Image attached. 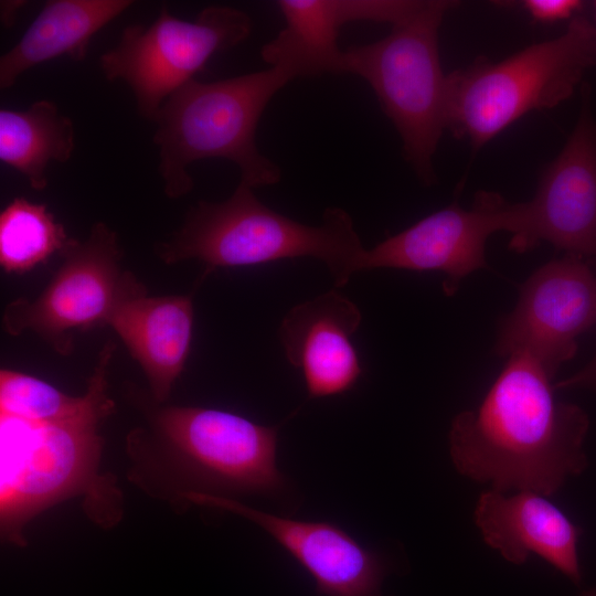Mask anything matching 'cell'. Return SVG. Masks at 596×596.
I'll list each match as a JSON object with an SVG mask.
<instances>
[{
    "label": "cell",
    "instance_id": "6da1fadb",
    "mask_svg": "<svg viewBox=\"0 0 596 596\" xmlns=\"http://www.w3.org/2000/svg\"><path fill=\"white\" fill-rule=\"evenodd\" d=\"M552 379L528 353L510 354L479 406L450 424L457 471L502 492L543 496L583 472L589 419L579 406L556 400Z\"/></svg>",
    "mask_w": 596,
    "mask_h": 596
},
{
    "label": "cell",
    "instance_id": "7a4b0ae2",
    "mask_svg": "<svg viewBox=\"0 0 596 596\" xmlns=\"http://www.w3.org/2000/svg\"><path fill=\"white\" fill-rule=\"evenodd\" d=\"M253 190L240 182L224 201L196 202L181 227L157 244L159 258L166 264L202 262L204 278L220 267L312 257L326 264L336 288L343 287L359 272L365 248L345 210L328 207L320 224L309 225L268 207Z\"/></svg>",
    "mask_w": 596,
    "mask_h": 596
},
{
    "label": "cell",
    "instance_id": "3957f363",
    "mask_svg": "<svg viewBox=\"0 0 596 596\" xmlns=\"http://www.w3.org/2000/svg\"><path fill=\"white\" fill-rule=\"evenodd\" d=\"M291 81L284 70L268 67L215 82L193 78L174 92L155 119L166 195L188 194L189 166L210 158L235 163L240 182L252 189L279 182L281 170L259 151L256 130L268 103Z\"/></svg>",
    "mask_w": 596,
    "mask_h": 596
},
{
    "label": "cell",
    "instance_id": "277c9868",
    "mask_svg": "<svg viewBox=\"0 0 596 596\" xmlns=\"http://www.w3.org/2000/svg\"><path fill=\"white\" fill-rule=\"evenodd\" d=\"M114 408L109 401L81 416L30 422L0 414V523L2 536L24 544V525L46 508L85 496L86 512L100 524L118 520V492L98 475L97 429Z\"/></svg>",
    "mask_w": 596,
    "mask_h": 596
},
{
    "label": "cell",
    "instance_id": "5b68a950",
    "mask_svg": "<svg viewBox=\"0 0 596 596\" xmlns=\"http://www.w3.org/2000/svg\"><path fill=\"white\" fill-rule=\"evenodd\" d=\"M594 66L596 25L576 14L557 38L447 74L446 130L475 153L525 114L568 99Z\"/></svg>",
    "mask_w": 596,
    "mask_h": 596
},
{
    "label": "cell",
    "instance_id": "8992f818",
    "mask_svg": "<svg viewBox=\"0 0 596 596\" xmlns=\"http://www.w3.org/2000/svg\"><path fill=\"white\" fill-rule=\"evenodd\" d=\"M454 4L427 0L385 38L344 51L345 73L371 86L400 135L405 160L425 185L436 181L434 156L446 130L447 74L438 33Z\"/></svg>",
    "mask_w": 596,
    "mask_h": 596
},
{
    "label": "cell",
    "instance_id": "52a82bcc",
    "mask_svg": "<svg viewBox=\"0 0 596 596\" xmlns=\"http://www.w3.org/2000/svg\"><path fill=\"white\" fill-rule=\"evenodd\" d=\"M62 263L34 299L18 298L3 310L11 336L31 331L54 351L68 355L75 332L108 324L117 306L147 288L123 269L118 236L104 222L95 223L84 241L71 238Z\"/></svg>",
    "mask_w": 596,
    "mask_h": 596
},
{
    "label": "cell",
    "instance_id": "ba28073f",
    "mask_svg": "<svg viewBox=\"0 0 596 596\" xmlns=\"http://www.w3.org/2000/svg\"><path fill=\"white\" fill-rule=\"evenodd\" d=\"M251 32L249 17L233 7L209 6L193 21L162 7L149 26H126L117 45L100 55L99 66L107 81H124L138 114L155 121L164 102L214 54L238 45Z\"/></svg>",
    "mask_w": 596,
    "mask_h": 596
},
{
    "label": "cell",
    "instance_id": "9c48e42d",
    "mask_svg": "<svg viewBox=\"0 0 596 596\" xmlns=\"http://www.w3.org/2000/svg\"><path fill=\"white\" fill-rule=\"evenodd\" d=\"M150 418L204 488L259 494L285 488L276 462L280 425L265 426L227 411L194 406L156 408Z\"/></svg>",
    "mask_w": 596,
    "mask_h": 596
},
{
    "label": "cell",
    "instance_id": "30bf717a",
    "mask_svg": "<svg viewBox=\"0 0 596 596\" xmlns=\"http://www.w3.org/2000/svg\"><path fill=\"white\" fill-rule=\"evenodd\" d=\"M595 323L596 260L566 254L521 286L514 309L499 322L493 351L528 353L554 377L576 354V338Z\"/></svg>",
    "mask_w": 596,
    "mask_h": 596
},
{
    "label": "cell",
    "instance_id": "8fae6325",
    "mask_svg": "<svg viewBox=\"0 0 596 596\" xmlns=\"http://www.w3.org/2000/svg\"><path fill=\"white\" fill-rule=\"evenodd\" d=\"M577 121L541 174L535 195L520 202L511 248L523 253L546 241L566 254L596 260V119L590 86H582Z\"/></svg>",
    "mask_w": 596,
    "mask_h": 596
},
{
    "label": "cell",
    "instance_id": "7c38bea8",
    "mask_svg": "<svg viewBox=\"0 0 596 596\" xmlns=\"http://www.w3.org/2000/svg\"><path fill=\"white\" fill-rule=\"evenodd\" d=\"M518 205L499 193L479 191L469 209L457 201L438 210L372 248L364 249L359 272L394 268L441 272L443 289L451 296L470 273L483 268L486 243L499 231L514 234Z\"/></svg>",
    "mask_w": 596,
    "mask_h": 596
},
{
    "label": "cell",
    "instance_id": "4fadbf2b",
    "mask_svg": "<svg viewBox=\"0 0 596 596\" xmlns=\"http://www.w3.org/2000/svg\"><path fill=\"white\" fill-rule=\"evenodd\" d=\"M194 503L238 514L266 531L312 577L322 596H380L386 574L382 557L342 528L326 521L284 518L230 497L190 490Z\"/></svg>",
    "mask_w": 596,
    "mask_h": 596
},
{
    "label": "cell",
    "instance_id": "5bb4252c",
    "mask_svg": "<svg viewBox=\"0 0 596 596\" xmlns=\"http://www.w3.org/2000/svg\"><path fill=\"white\" fill-rule=\"evenodd\" d=\"M361 320L359 307L337 289L292 307L283 318L279 340L287 361L300 370L309 398L343 394L359 381L362 366L352 336Z\"/></svg>",
    "mask_w": 596,
    "mask_h": 596
},
{
    "label": "cell",
    "instance_id": "9a60e30c",
    "mask_svg": "<svg viewBox=\"0 0 596 596\" xmlns=\"http://www.w3.org/2000/svg\"><path fill=\"white\" fill-rule=\"evenodd\" d=\"M475 523L483 541L508 562L522 565L536 554L573 583H581L577 544L583 530L545 496L486 490L478 498Z\"/></svg>",
    "mask_w": 596,
    "mask_h": 596
},
{
    "label": "cell",
    "instance_id": "2e32d148",
    "mask_svg": "<svg viewBox=\"0 0 596 596\" xmlns=\"http://www.w3.org/2000/svg\"><path fill=\"white\" fill-rule=\"evenodd\" d=\"M193 317L192 295L152 297L146 289L121 301L108 320L142 369L158 403L169 397L184 369Z\"/></svg>",
    "mask_w": 596,
    "mask_h": 596
},
{
    "label": "cell",
    "instance_id": "e0dca14e",
    "mask_svg": "<svg viewBox=\"0 0 596 596\" xmlns=\"http://www.w3.org/2000/svg\"><path fill=\"white\" fill-rule=\"evenodd\" d=\"M130 0H51L20 41L0 58V87L13 86L25 71L51 60L86 57L92 38L120 15Z\"/></svg>",
    "mask_w": 596,
    "mask_h": 596
},
{
    "label": "cell",
    "instance_id": "ac0fdd59",
    "mask_svg": "<svg viewBox=\"0 0 596 596\" xmlns=\"http://www.w3.org/2000/svg\"><path fill=\"white\" fill-rule=\"evenodd\" d=\"M285 25L260 51L269 67L292 79L344 74L345 56L338 45L340 29L349 22L344 0H279Z\"/></svg>",
    "mask_w": 596,
    "mask_h": 596
},
{
    "label": "cell",
    "instance_id": "d6986e66",
    "mask_svg": "<svg viewBox=\"0 0 596 596\" xmlns=\"http://www.w3.org/2000/svg\"><path fill=\"white\" fill-rule=\"evenodd\" d=\"M74 147L73 121L50 100H38L23 110H0V160L24 175L35 191L46 188L49 164L68 161Z\"/></svg>",
    "mask_w": 596,
    "mask_h": 596
},
{
    "label": "cell",
    "instance_id": "ffe728a7",
    "mask_svg": "<svg viewBox=\"0 0 596 596\" xmlns=\"http://www.w3.org/2000/svg\"><path fill=\"white\" fill-rule=\"evenodd\" d=\"M108 341L82 396H71L53 385L14 370L0 371V414L30 422H55L81 416L111 401L107 394V370L115 352Z\"/></svg>",
    "mask_w": 596,
    "mask_h": 596
},
{
    "label": "cell",
    "instance_id": "44dd1931",
    "mask_svg": "<svg viewBox=\"0 0 596 596\" xmlns=\"http://www.w3.org/2000/svg\"><path fill=\"white\" fill-rule=\"evenodd\" d=\"M71 238L44 204L15 198L0 214V265L6 273H26L61 254Z\"/></svg>",
    "mask_w": 596,
    "mask_h": 596
},
{
    "label": "cell",
    "instance_id": "7402d4cb",
    "mask_svg": "<svg viewBox=\"0 0 596 596\" xmlns=\"http://www.w3.org/2000/svg\"><path fill=\"white\" fill-rule=\"evenodd\" d=\"M538 22L552 23L572 19L583 6L578 0H525L522 4Z\"/></svg>",
    "mask_w": 596,
    "mask_h": 596
},
{
    "label": "cell",
    "instance_id": "603a6c76",
    "mask_svg": "<svg viewBox=\"0 0 596 596\" xmlns=\"http://www.w3.org/2000/svg\"><path fill=\"white\" fill-rule=\"evenodd\" d=\"M596 389V355L583 369L554 384L555 390Z\"/></svg>",
    "mask_w": 596,
    "mask_h": 596
},
{
    "label": "cell",
    "instance_id": "cb8c5ba5",
    "mask_svg": "<svg viewBox=\"0 0 596 596\" xmlns=\"http://www.w3.org/2000/svg\"><path fill=\"white\" fill-rule=\"evenodd\" d=\"M24 1H1L0 17L3 26L9 28L15 22V18L20 8L24 6Z\"/></svg>",
    "mask_w": 596,
    "mask_h": 596
},
{
    "label": "cell",
    "instance_id": "d4e9b609",
    "mask_svg": "<svg viewBox=\"0 0 596 596\" xmlns=\"http://www.w3.org/2000/svg\"><path fill=\"white\" fill-rule=\"evenodd\" d=\"M581 596H596V588L584 590Z\"/></svg>",
    "mask_w": 596,
    "mask_h": 596
},
{
    "label": "cell",
    "instance_id": "484cf974",
    "mask_svg": "<svg viewBox=\"0 0 596 596\" xmlns=\"http://www.w3.org/2000/svg\"><path fill=\"white\" fill-rule=\"evenodd\" d=\"M593 10H594V23L596 25V1H593Z\"/></svg>",
    "mask_w": 596,
    "mask_h": 596
}]
</instances>
